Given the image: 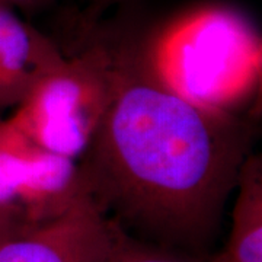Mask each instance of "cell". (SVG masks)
<instances>
[{"mask_svg":"<svg viewBox=\"0 0 262 262\" xmlns=\"http://www.w3.org/2000/svg\"><path fill=\"white\" fill-rule=\"evenodd\" d=\"M113 50V101L80 158L82 185L127 233L200 252L219 229L252 128L170 89L131 42Z\"/></svg>","mask_w":262,"mask_h":262,"instance_id":"obj_1","label":"cell"},{"mask_svg":"<svg viewBox=\"0 0 262 262\" xmlns=\"http://www.w3.org/2000/svg\"><path fill=\"white\" fill-rule=\"evenodd\" d=\"M117 64L98 41L42 76L9 120L38 146L80 160L113 101Z\"/></svg>","mask_w":262,"mask_h":262,"instance_id":"obj_2","label":"cell"},{"mask_svg":"<svg viewBox=\"0 0 262 262\" xmlns=\"http://www.w3.org/2000/svg\"><path fill=\"white\" fill-rule=\"evenodd\" d=\"M82 189L79 163L38 146L8 120L0 121V210L18 222L60 214Z\"/></svg>","mask_w":262,"mask_h":262,"instance_id":"obj_3","label":"cell"},{"mask_svg":"<svg viewBox=\"0 0 262 262\" xmlns=\"http://www.w3.org/2000/svg\"><path fill=\"white\" fill-rule=\"evenodd\" d=\"M113 230V220L82 185L60 214L10 226L0 237V262H101Z\"/></svg>","mask_w":262,"mask_h":262,"instance_id":"obj_4","label":"cell"},{"mask_svg":"<svg viewBox=\"0 0 262 262\" xmlns=\"http://www.w3.org/2000/svg\"><path fill=\"white\" fill-rule=\"evenodd\" d=\"M64 60L57 44L0 2V110L15 108Z\"/></svg>","mask_w":262,"mask_h":262,"instance_id":"obj_5","label":"cell"},{"mask_svg":"<svg viewBox=\"0 0 262 262\" xmlns=\"http://www.w3.org/2000/svg\"><path fill=\"white\" fill-rule=\"evenodd\" d=\"M232 227L220 252L207 262H262V163L249 155L236 184Z\"/></svg>","mask_w":262,"mask_h":262,"instance_id":"obj_6","label":"cell"},{"mask_svg":"<svg viewBox=\"0 0 262 262\" xmlns=\"http://www.w3.org/2000/svg\"><path fill=\"white\" fill-rule=\"evenodd\" d=\"M101 262H207L200 255L166 248L127 233L114 222L113 237Z\"/></svg>","mask_w":262,"mask_h":262,"instance_id":"obj_7","label":"cell"},{"mask_svg":"<svg viewBox=\"0 0 262 262\" xmlns=\"http://www.w3.org/2000/svg\"><path fill=\"white\" fill-rule=\"evenodd\" d=\"M6 5H13V6H19L25 10H38L46 8L48 5L54 3L56 0H0Z\"/></svg>","mask_w":262,"mask_h":262,"instance_id":"obj_8","label":"cell"},{"mask_svg":"<svg viewBox=\"0 0 262 262\" xmlns=\"http://www.w3.org/2000/svg\"><path fill=\"white\" fill-rule=\"evenodd\" d=\"M124 2H128V0H89L92 12H102V10L108 9L110 6L120 5V3H124Z\"/></svg>","mask_w":262,"mask_h":262,"instance_id":"obj_9","label":"cell"},{"mask_svg":"<svg viewBox=\"0 0 262 262\" xmlns=\"http://www.w3.org/2000/svg\"><path fill=\"white\" fill-rule=\"evenodd\" d=\"M15 222H18L15 217H12L9 213H6V211H3V210H0V237L5 234V232H6Z\"/></svg>","mask_w":262,"mask_h":262,"instance_id":"obj_10","label":"cell"}]
</instances>
